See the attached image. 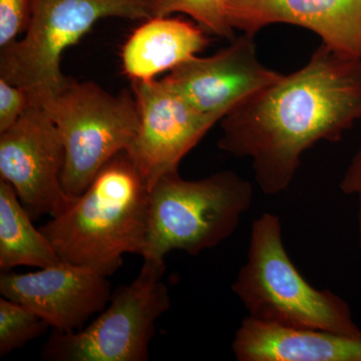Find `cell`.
Listing matches in <instances>:
<instances>
[{
  "label": "cell",
  "mask_w": 361,
  "mask_h": 361,
  "mask_svg": "<svg viewBox=\"0 0 361 361\" xmlns=\"http://www.w3.org/2000/svg\"><path fill=\"white\" fill-rule=\"evenodd\" d=\"M32 104L23 87L0 78V134L11 129Z\"/></svg>",
  "instance_id": "19"
},
{
  "label": "cell",
  "mask_w": 361,
  "mask_h": 361,
  "mask_svg": "<svg viewBox=\"0 0 361 361\" xmlns=\"http://www.w3.org/2000/svg\"><path fill=\"white\" fill-rule=\"evenodd\" d=\"M361 118V59L324 44L308 63L237 104L220 121L218 146L251 161L268 196L288 189L303 154L337 142Z\"/></svg>",
  "instance_id": "1"
},
{
  "label": "cell",
  "mask_w": 361,
  "mask_h": 361,
  "mask_svg": "<svg viewBox=\"0 0 361 361\" xmlns=\"http://www.w3.org/2000/svg\"><path fill=\"white\" fill-rule=\"evenodd\" d=\"M42 108L56 123L65 147L61 185L71 197L84 193L111 159L130 148L139 132L134 90L113 94L96 82L71 78Z\"/></svg>",
  "instance_id": "6"
},
{
  "label": "cell",
  "mask_w": 361,
  "mask_h": 361,
  "mask_svg": "<svg viewBox=\"0 0 361 361\" xmlns=\"http://www.w3.org/2000/svg\"><path fill=\"white\" fill-rule=\"evenodd\" d=\"M341 190L346 195H361V147L342 177Z\"/></svg>",
  "instance_id": "20"
},
{
  "label": "cell",
  "mask_w": 361,
  "mask_h": 361,
  "mask_svg": "<svg viewBox=\"0 0 361 361\" xmlns=\"http://www.w3.org/2000/svg\"><path fill=\"white\" fill-rule=\"evenodd\" d=\"M253 187L234 171L186 180L179 171L149 191V229L142 259L165 260L173 250L198 255L236 231L252 205Z\"/></svg>",
  "instance_id": "4"
},
{
  "label": "cell",
  "mask_w": 361,
  "mask_h": 361,
  "mask_svg": "<svg viewBox=\"0 0 361 361\" xmlns=\"http://www.w3.org/2000/svg\"><path fill=\"white\" fill-rule=\"evenodd\" d=\"M149 217L148 187L123 152L40 230L61 260L109 277L122 266L126 254L142 255Z\"/></svg>",
  "instance_id": "2"
},
{
  "label": "cell",
  "mask_w": 361,
  "mask_h": 361,
  "mask_svg": "<svg viewBox=\"0 0 361 361\" xmlns=\"http://www.w3.org/2000/svg\"><path fill=\"white\" fill-rule=\"evenodd\" d=\"M230 42L213 56L188 59L161 80L197 111L224 118L282 75L259 61L255 35L243 33Z\"/></svg>",
  "instance_id": "11"
},
{
  "label": "cell",
  "mask_w": 361,
  "mask_h": 361,
  "mask_svg": "<svg viewBox=\"0 0 361 361\" xmlns=\"http://www.w3.org/2000/svg\"><path fill=\"white\" fill-rule=\"evenodd\" d=\"M139 104L140 127L128 155L149 191L205 137L219 115H206L188 104L163 80L132 82Z\"/></svg>",
  "instance_id": "9"
},
{
  "label": "cell",
  "mask_w": 361,
  "mask_h": 361,
  "mask_svg": "<svg viewBox=\"0 0 361 361\" xmlns=\"http://www.w3.org/2000/svg\"><path fill=\"white\" fill-rule=\"evenodd\" d=\"M16 190L0 179V269L18 266L47 268L61 259L49 240L32 223Z\"/></svg>",
  "instance_id": "15"
},
{
  "label": "cell",
  "mask_w": 361,
  "mask_h": 361,
  "mask_svg": "<svg viewBox=\"0 0 361 361\" xmlns=\"http://www.w3.org/2000/svg\"><path fill=\"white\" fill-rule=\"evenodd\" d=\"M0 294L30 308L59 332L84 329L113 295L108 276L65 261L23 274L4 271Z\"/></svg>",
  "instance_id": "10"
},
{
  "label": "cell",
  "mask_w": 361,
  "mask_h": 361,
  "mask_svg": "<svg viewBox=\"0 0 361 361\" xmlns=\"http://www.w3.org/2000/svg\"><path fill=\"white\" fill-rule=\"evenodd\" d=\"M151 4L153 18L185 13L213 35L230 42L236 37L228 20L226 0H151Z\"/></svg>",
  "instance_id": "17"
},
{
  "label": "cell",
  "mask_w": 361,
  "mask_h": 361,
  "mask_svg": "<svg viewBox=\"0 0 361 361\" xmlns=\"http://www.w3.org/2000/svg\"><path fill=\"white\" fill-rule=\"evenodd\" d=\"M358 212H357V229H358V242H360V249L361 252V195H358Z\"/></svg>",
  "instance_id": "21"
},
{
  "label": "cell",
  "mask_w": 361,
  "mask_h": 361,
  "mask_svg": "<svg viewBox=\"0 0 361 361\" xmlns=\"http://www.w3.org/2000/svg\"><path fill=\"white\" fill-rule=\"evenodd\" d=\"M109 18L149 20L151 0H33L25 35L0 49V78L44 106L71 80L61 71L63 52Z\"/></svg>",
  "instance_id": "5"
},
{
  "label": "cell",
  "mask_w": 361,
  "mask_h": 361,
  "mask_svg": "<svg viewBox=\"0 0 361 361\" xmlns=\"http://www.w3.org/2000/svg\"><path fill=\"white\" fill-rule=\"evenodd\" d=\"M226 11L243 33L276 23L300 26L334 51L361 59V0H226Z\"/></svg>",
  "instance_id": "12"
},
{
  "label": "cell",
  "mask_w": 361,
  "mask_h": 361,
  "mask_svg": "<svg viewBox=\"0 0 361 361\" xmlns=\"http://www.w3.org/2000/svg\"><path fill=\"white\" fill-rule=\"evenodd\" d=\"M238 361H361V338L291 329L246 316L232 342Z\"/></svg>",
  "instance_id": "13"
},
{
  "label": "cell",
  "mask_w": 361,
  "mask_h": 361,
  "mask_svg": "<svg viewBox=\"0 0 361 361\" xmlns=\"http://www.w3.org/2000/svg\"><path fill=\"white\" fill-rule=\"evenodd\" d=\"M249 317L291 329H320L361 338L348 302L306 281L282 239L281 221L265 213L254 220L245 264L233 282Z\"/></svg>",
  "instance_id": "3"
},
{
  "label": "cell",
  "mask_w": 361,
  "mask_h": 361,
  "mask_svg": "<svg viewBox=\"0 0 361 361\" xmlns=\"http://www.w3.org/2000/svg\"><path fill=\"white\" fill-rule=\"evenodd\" d=\"M51 329L44 318L23 304L0 299V356L4 357Z\"/></svg>",
  "instance_id": "16"
},
{
  "label": "cell",
  "mask_w": 361,
  "mask_h": 361,
  "mask_svg": "<svg viewBox=\"0 0 361 361\" xmlns=\"http://www.w3.org/2000/svg\"><path fill=\"white\" fill-rule=\"evenodd\" d=\"M165 260L144 259L139 274L118 287L94 322L73 332L52 330L42 350L49 361H147L157 322L171 308Z\"/></svg>",
  "instance_id": "7"
},
{
  "label": "cell",
  "mask_w": 361,
  "mask_h": 361,
  "mask_svg": "<svg viewBox=\"0 0 361 361\" xmlns=\"http://www.w3.org/2000/svg\"><path fill=\"white\" fill-rule=\"evenodd\" d=\"M208 44L203 28L189 21L170 16L152 18L123 45V73L132 82H149L197 56Z\"/></svg>",
  "instance_id": "14"
},
{
  "label": "cell",
  "mask_w": 361,
  "mask_h": 361,
  "mask_svg": "<svg viewBox=\"0 0 361 361\" xmlns=\"http://www.w3.org/2000/svg\"><path fill=\"white\" fill-rule=\"evenodd\" d=\"M65 147L42 106L30 104L11 129L0 134V178L13 186L32 220L56 215L73 197L63 191Z\"/></svg>",
  "instance_id": "8"
},
{
  "label": "cell",
  "mask_w": 361,
  "mask_h": 361,
  "mask_svg": "<svg viewBox=\"0 0 361 361\" xmlns=\"http://www.w3.org/2000/svg\"><path fill=\"white\" fill-rule=\"evenodd\" d=\"M33 0H0V49L25 35L32 16Z\"/></svg>",
  "instance_id": "18"
}]
</instances>
